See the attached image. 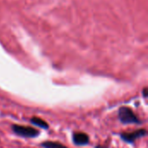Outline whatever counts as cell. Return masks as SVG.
Listing matches in <instances>:
<instances>
[{
  "label": "cell",
  "instance_id": "obj_1",
  "mask_svg": "<svg viewBox=\"0 0 148 148\" xmlns=\"http://www.w3.org/2000/svg\"><path fill=\"white\" fill-rule=\"evenodd\" d=\"M118 118L123 124H140L141 121L135 115L134 111L126 106H123L118 110Z\"/></svg>",
  "mask_w": 148,
  "mask_h": 148
},
{
  "label": "cell",
  "instance_id": "obj_2",
  "mask_svg": "<svg viewBox=\"0 0 148 148\" xmlns=\"http://www.w3.org/2000/svg\"><path fill=\"white\" fill-rule=\"evenodd\" d=\"M11 129L15 134L23 138H36L40 134L39 131L34 127L21 125H12Z\"/></svg>",
  "mask_w": 148,
  "mask_h": 148
},
{
  "label": "cell",
  "instance_id": "obj_3",
  "mask_svg": "<svg viewBox=\"0 0 148 148\" xmlns=\"http://www.w3.org/2000/svg\"><path fill=\"white\" fill-rule=\"evenodd\" d=\"M147 134V131L146 129H139L132 133H123L121 134V138L123 141L127 143H134L136 140L145 137Z\"/></svg>",
  "mask_w": 148,
  "mask_h": 148
},
{
  "label": "cell",
  "instance_id": "obj_4",
  "mask_svg": "<svg viewBox=\"0 0 148 148\" xmlns=\"http://www.w3.org/2000/svg\"><path fill=\"white\" fill-rule=\"evenodd\" d=\"M72 140L74 144L79 147L87 146L89 143V136L85 133H74Z\"/></svg>",
  "mask_w": 148,
  "mask_h": 148
},
{
  "label": "cell",
  "instance_id": "obj_5",
  "mask_svg": "<svg viewBox=\"0 0 148 148\" xmlns=\"http://www.w3.org/2000/svg\"><path fill=\"white\" fill-rule=\"evenodd\" d=\"M30 122L36 126V127H41L42 129H48L49 128V124L43 121L42 119L39 118V117H32L30 119Z\"/></svg>",
  "mask_w": 148,
  "mask_h": 148
},
{
  "label": "cell",
  "instance_id": "obj_6",
  "mask_svg": "<svg viewBox=\"0 0 148 148\" xmlns=\"http://www.w3.org/2000/svg\"><path fill=\"white\" fill-rule=\"evenodd\" d=\"M41 147L42 148H68L64 145L59 143V142H55V141H45L41 144Z\"/></svg>",
  "mask_w": 148,
  "mask_h": 148
},
{
  "label": "cell",
  "instance_id": "obj_7",
  "mask_svg": "<svg viewBox=\"0 0 148 148\" xmlns=\"http://www.w3.org/2000/svg\"><path fill=\"white\" fill-rule=\"evenodd\" d=\"M142 95H143L144 98H147V96H148V88H144V89L142 90Z\"/></svg>",
  "mask_w": 148,
  "mask_h": 148
},
{
  "label": "cell",
  "instance_id": "obj_8",
  "mask_svg": "<svg viewBox=\"0 0 148 148\" xmlns=\"http://www.w3.org/2000/svg\"><path fill=\"white\" fill-rule=\"evenodd\" d=\"M95 148H108V147H106V146H101V145H99V146H96Z\"/></svg>",
  "mask_w": 148,
  "mask_h": 148
}]
</instances>
